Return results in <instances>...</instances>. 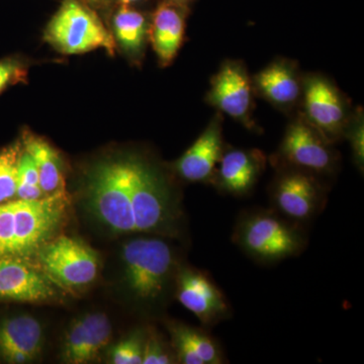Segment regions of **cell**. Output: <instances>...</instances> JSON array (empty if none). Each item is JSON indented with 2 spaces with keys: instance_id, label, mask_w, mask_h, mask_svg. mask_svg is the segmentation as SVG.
I'll list each match as a JSON object with an SVG mask.
<instances>
[{
  "instance_id": "1",
  "label": "cell",
  "mask_w": 364,
  "mask_h": 364,
  "mask_svg": "<svg viewBox=\"0 0 364 364\" xmlns=\"http://www.w3.org/2000/svg\"><path fill=\"white\" fill-rule=\"evenodd\" d=\"M68 205L64 188L40 200L14 198L0 203V258L37 257L58 231Z\"/></svg>"
},
{
  "instance_id": "2",
  "label": "cell",
  "mask_w": 364,
  "mask_h": 364,
  "mask_svg": "<svg viewBox=\"0 0 364 364\" xmlns=\"http://www.w3.org/2000/svg\"><path fill=\"white\" fill-rule=\"evenodd\" d=\"M232 239L248 257L261 264L298 256L308 243L303 224L287 219L273 208L247 210L239 215Z\"/></svg>"
},
{
  "instance_id": "3",
  "label": "cell",
  "mask_w": 364,
  "mask_h": 364,
  "mask_svg": "<svg viewBox=\"0 0 364 364\" xmlns=\"http://www.w3.org/2000/svg\"><path fill=\"white\" fill-rule=\"evenodd\" d=\"M85 191L91 210L102 224L117 234H136L130 156L95 164Z\"/></svg>"
},
{
  "instance_id": "4",
  "label": "cell",
  "mask_w": 364,
  "mask_h": 364,
  "mask_svg": "<svg viewBox=\"0 0 364 364\" xmlns=\"http://www.w3.org/2000/svg\"><path fill=\"white\" fill-rule=\"evenodd\" d=\"M122 258L127 287L145 305L156 304L166 294L179 269L174 249L160 237L132 239L123 246Z\"/></svg>"
},
{
  "instance_id": "5",
  "label": "cell",
  "mask_w": 364,
  "mask_h": 364,
  "mask_svg": "<svg viewBox=\"0 0 364 364\" xmlns=\"http://www.w3.org/2000/svg\"><path fill=\"white\" fill-rule=\"evenodd\" d=\"M44 40L67 55L105 49L114 54L117 43L95 9L81 0H62L44 33Z\"/></svg>"
},
{
  "instance_id": "6",
  "label": "cell",
  "mask_w": 364,
  "mask_h": 364,
  "mask_svg": "<svg viewBox=\"0 0 364 364\" xmlns=\"http://www.w3.org/2000/svg\"><path fill=\"white\" fill-rule=\"evenodd\" d=\"M37 258L42 269L64 287L87 286L97 275V253L73 237H54L43 246Z\"/></svg>"
},
{
  "instance_id": "7",
  "label": "cell",
  "mask_w": 364,
  "mask_h": 364,
  "mask_svg": "<svg viewBox=\"0 0 364 364\" xmlns=\"http://www.w3.org/2000/svg\"><path fill=\"white\" fill-rule=\"evenodd\" d=\"M270 198L273 210L291 221L304 224L324 207L325 193L314 174L282 166L273 181Z\"/></svg>"
},
{
  "instance_id": "8",
  "label": "cell",
  "mask_w": 364,
  "mask_h": 364,
  "mask_svg": "<svg viewBox=\"0 0 364 364\" xmlns=\"http://www.w3.org/2000/svg\"><path fill=\"white\" fill-rule=\"evenodd\" d=\"M176 287L179 303L193 313L205 328L232 317L229 301L207 272L181 267L177 272Z\"/></svg>"
},
{
  "instance_id": "9",
  "label": "cell",
  "mask_w": 364,
  "mask_h": 364,
  "mask_svg": "<svg viewBox=\"0 0 364 364\" xmlns=\"http://www.w3.org/2000/svg\"><path fill=\"white\" fill-rule=\"evenodd\" d=\"M330 143L303 119L287 127L279 147L282 166L291 167L314 176L328 174L336 164V157Z\"/></svg>"
},
{
  "instance_id": "10",
  "label": "cell",
  "mask_w": 364,
  "mask_h": 364,
  "mask_svg": "<svg viewBox=\"0 0 364 364\" xmlns=\"http://www.w3.org/2000/svg\"><path fill=\"white\" fill-rule=\"evenodd\" d=\"M305 119L331 143L348 127L346 105L336 86L323 76H311L303 83Z\"/></svg>"
},
{
  "instance_id": "11",
  "label": "cell",
  "mask_w": 364,
  "mask_h": 364,
  "mask_svg": "<svg viewBox=\"0 0 364 364\" xmlns=\"http://www.w3.org/2000/svg\"><path fill=\"white\" fill-rule=\"evenodd\" d=\"M253 83L246 67L238 61H227L210 81L208 104L236 121L252 128Z\"/></svg>"
},
{
  "instance_id": "12",
  "label": "cell",
  "mask_w": 364,
  "mask_h": 364,
  "mask_svg": "<svg viewBox=\"0 0 364 364\" xmlns=\"http://www.w3.org/2000/svg\"><path fill=\"white\" fill-rule=\"evenodd\" d=\"M56 294L51 277L31 260L0 258V301L43 303Z\"/></svg>"
},
{
  "instance_id": "13",
  "label": "cell",
  "mask_w": 364,
  "mask_h": 364,
  "mask_svg": "<svg viewBox=\"0 0 364 364\" xmlns=\"http://www.w3.org/2000/svg\"><path fill=\"white\" fill-rule=\"evenodd\" d=\"M224 151L222 119L215 117L174 164L177 176L191 183H212Z\"/></svg>"
},
{
  "instance_id": "14",
  "label": "cell",
  "mask_w": 364,
  "mask_h": 364,
  "mask_svg": "<svg viewBox=\"0 0 364 364\" xmlns=\"http://www.w3.org/2000/svg\"><path fill=\"white\" fill-rule=\"evenodd\" d=\"M267 165V158L257 149L224 151L212 183L226 195L245 196L255 188Z\"/></svg>"
},
{
  "instance_id": "15",
  "label": "cell",
  "mask_w": 364,
  "mask_h": 364,
  "mask_svg": "<svg viewBox=\"0 0 364 364\" xmlns=\"http://www.w3.org/2000/svg\"><path fill=\"white\" fill-rule=\"evenodd\" d=\"M112 339V325L105 314H88L77 318L64 341L62 358L64 363L85 364L97 358Z\"/></svg>"
},
{
  "instance_id": "16",
  "label": "cell",
  "mask_w": 364,
  "mask_h": 364,
  "mask_svg": "<svg viewBox=\"0 0 364 364\" xmlns=\"http://www.w3.org/2000/svg\"><path fill=\"white\" fill-rule=\"evenodd\" d=\"M43 328L30 315L13 316L0 321V358L6 363H32L43 347Z\"/></svg>"
},
{
  "instance_id": "17",
  "label": "cell",
  "mask_w": 364,
  "mask_h": 364,
  "mask_svg": "<svg viewBox=\"0 0 364 364\" xmlns=\"http://www.w3.org/2000/svg\"><path fill=\"white\" fill-rule=\"evenodd\" d=\"M186 18V4L176 0H165L153 14L148 37L162 67L170 65L181 49Z\"/></svg>"
},
{
  "instance_id": "18",
  "label": "cell",
  "mask_w": 364,
  "mask_h": 364,
  "mask_svg": "<svg viewBox=\"0 0 364 364\" xmlns=\"http://www.w3.org/2000/svg\"><path fill=\"white\" fill-rule=\"evenodd\" d=\"M254 90L279 109H291L303 93L296 67L287 60H277L252 78Z\"/></svg>"
},
{
  "instance_id": "19",
  "label": "cell",
  "mask_w": 364,
  "mask_h": 364,
  "mask_svg": "<svg viewBox=\"0 0 364 364\" xmlns=\"http://www.w3.org/2000/svg\"><path fill=\"white\" fill-rule=\"evenodd\" d=\"M177 363L182 364L226 363L224 352L207 329L182 323L168 325Z\"/></svg>"
},
{
  "instance_id": "20",
  "label": "cell",
  "mask_w": 364,
  "mask_h": 364,
  "mask_svg": "<svg viewBox=\"0 0 364 364\" xmlns=\"http://www.w3.org/2000/svg\"><path fill=\"white\" fill-rule=\"evenodd\" d=\"M23 149L32 156L38 174L41 188L46 195H52L64 188L63 168L58 152L39 136L26 132L23 135Z\"/></svg>"
},
{
  "instance_id": "21",
  "label": "cell",
  "mask_w": 364,
  "mask_h": 364,
  "mask_svg": "<svg viewBox=\"0 0 364 364\" xmlns=\"http://www.w3.org/2000/svg\"><path fill=\"white\" fill-rule=\"evenodd\" d=\"M116 42L127 54L138 58L144 52L149 23L140 11L129 6H119L112 18Z\"/></svg>"
},
{
  "instance_id": "22",
  "label": "cell",
  "mask_w": 364,
  "mask_h": 364,
  "mask_svg": "<svg viewBox=\"0 0 364 364\" xmlns=\"http://www.w3.org/2000/svg\"><path fill=\"white\" fill-rule=\"evenodd\" d=\"M21 151V140L0 149V203L16 198Z\"/></svg>"
},
{
  "instance_id": "23",
  "label": "cell",
  "mask_w": 364,
  "mask_h": 364,
  "mask_svg": "<svg viewBox=\"0 0 364 364\" xmlns=\"http://www.w3.org/2000/svg\"><path fill=\"white\" fill-rule=\"evenodd\" d=\"M46 193L41 188L39 174L32 156L25 149L21 151L18 162V191L16 198L36 200L44 198Z\"/></svg>"
},
{
  "instance_id": "24",
  "label": "cell",
  "mask_w": 364,
  "mask_h": 364,
  "mask_svg": "<svg viewBox=\"0 0 364 364\" xmlns=\"http://www.w3.org/2000/svg\"><path fill=\"white\" fill-rule=\"evenodd\" d=\"M147 333L139 330L122 340L112 349L111 360L114 364H142L144 344Z\"/></svg>"
},
{
  "instance_id": "25",
  "label": "cell",
  "mask_w": 364,
  "mask_h": 364,
  "mask_svg": "<svg viewBox=\"0 0 364 364\" xmlns=\"http://www.w3.org/2000/svg\"><path fill=\"white\" fill-rule=\"evenodd\" d=\"M28 77V67L18 57L0 59V95L9 86L23 83Z\"/></svg>"
},
{
  "instance_id": "26",
  "label": "cell",
  "mask_w": 364,
  "mask_h": 364,
  "mask_svg": "<svg viewBox=\"0 0 364 364\" xmlns=\"http://www.w3.org/2000/svg\"><path fill=\"white\" fill-rule=\"evenodd\" d=\"M176 358L172 355L164 342L156 333H147L144 344L142 364L176 363Z\"/></svg>"
},
{
  "instance_id": "27",
  "label": "cell",
  "mask_w": 364,
  "mask_h": 364,
  "mask_svg": "<svg viewBox=\"0 0 364 364\" xmlns=\"http://www.w3.org/2000/svg\"><path fill=\"white\" fill-rule=\"evenodd\" d=\"M352 124L347 127L346 134L347 138L350 141L352 152H353L354 161L356 165L363 171L364 161V149H363V117H358Z\"/></svg>"
},
{
  "instance_id": "28",
  "label": "cell",
  "mask_w": 364,
  "mask_h": 364,
  "mask_svg": "<svg viewBox=\"0 0 364 364\" xmlns=\"http://www.w3.org/2000/svg\"><path fill=\"white\" fill-rule=\"evenodd\" d=\"M81 1L95 9H105V7L109 6L114 0H81Z\"/></svg>"
},
{
  "instance_id": "29",
  "label": "cell",
  "mask_w": 364,
  "mask_h": 364,
  "mask_svg": "<svg viewBox=\"0 0 364 364\" xmlns=\"http://www.w3.org/2000/svg\"><path fill=\"white\" fill-rule=\"evenodd\" d=\"M141 1V0H117V4L119 6H131L132 4H136V2Z\"/></svg>"
},
{
  "instance_id": "30",
  "label": "cell",
  "mask_w": 364,
  "mask_h": 364,
  "mask_svg": "<svg viewBox=\"0 0 364 364\" xmlns=\"http://www.w3.org/2000/svg\"><path fill=\"white\" fill-rule=\"evenodd\" d=\"M176 1L181 2V4H186L188 0H176Z\"/></svg>"
}]
</instances>
